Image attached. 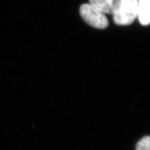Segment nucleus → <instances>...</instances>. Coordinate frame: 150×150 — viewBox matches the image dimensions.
<instances>
[{
    "label": "nucleus",
    "mask_w": 150,
    "mask_h": 150,
    "mask_svg": "<svg viewBox=\"0 0 150 150\" xmlns=\"http://www.w3.org/2000/svg\"><path fill=\"white\" fill-rule=\"evenodd\" d=\"M138 0H120L118 10L113 15L116 25H129L137 18Z\"/></svg>",
    "instance_id": "nucleus-1"
},
{
    "label": "nucleus",
    "mask_w": 150,
    "mask_h": 150,
    "mask_svg": "<svg viewBox=\"0 0 150 150\" xmlns=\"http://www.w3.org/2000/svg\"><path fill=\"white\" fill-rule=\"evenodd\" d=\"M79 13L87 24L98 29H105L108 26V21L105 14L100 11L90 3L82 4Z\"/></svg>",
    "instance_id": "nucleus-2"
},
{
    "label": "nucleus",
    "mask_w": 150,
    "mask_h": 150,
    "mask_svg": "<svg viewBox=\"0 0 150 150\" xmlns=\"http://www.w3.org/2000/svg\"><path fill=\"white\" fill-rule=\"evenodd\" d=\"M120 0H90V4L104 14L113 15L118 10Z\"/></svg>",
    "instance_id": "nucleus-3"
},
{
    "label": "nucleus",
    "mask_w": 150,
    "mask_h": 150,
    "mask_svg": "<svg viewBox=\"0 0 150 150\" xmlns=\"http://www.w3.org/2000/svg\"><path fill=\"white\" fill-rule=\"evenodd\" d=\"M150 0H138L137 17L139 23L147 26L150 22Z\"/></svg>",
    "instance_id": "nucleus-4"
},
{
    "label": "nucleus",
    "mask_w": 150,
    "mask_h": 150,
    "mask_svg": "<svg viewBox=\"0 0 150 150\" xmlns=\"http://www.w3.org/2000/svg\"><path fill=\"white\" fill-rule=\"evenodd\" d=\"M150 138L147 136L144 137L138 142L136 149L137 150H150Z\"/></svg>",
    "instance_id": "nucleus-5"
}]
</instances>
